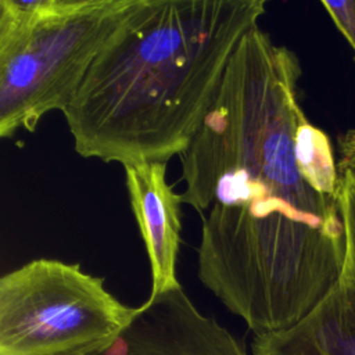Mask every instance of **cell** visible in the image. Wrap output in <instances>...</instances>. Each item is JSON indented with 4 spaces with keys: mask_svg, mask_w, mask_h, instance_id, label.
<instances>
[{
    "mask_svg": "<svg viewBox=\"0 0 355 355\" xmlns=\"http://www.w3.org/2000/svg\"><path fill=\"white\" fill-rule=\"evenodd\" d=\"M123 169L129 202L150 261V294L178 287L182 198L166 180V162H140Z\"/></svg>",
    "mask_w": 355,
    "mask_h": 355,
    "instance_id": "cell-6",
    "label": "cell"
},
{
    "mask_svg": "<svg viewBox=\"0 0 355 355\" xmlns=\"http://www.w3.org/2000/svg\"><path fill=\"white\" fill-rule=\"evenodd\" d=\"M254 355H277V354H272V352H266V351H261V349H252Z\"/></svg>",
    "mask_w": 355,
    "mask_h": 355,
    "instance_id": "cell-11",
    "label": "cell"
},
{
    "mask_svg": "<svg viewBox=\"0 0 355 355\" xmlns=\"http://www.w3.org/2000/svg\"><path fill=\"white\" fill-rule=\"evenodd\" d=\"M135 0H0V136L64 111Z\"/></svg>",
    "mask_w": 355,
    "mask_h": 355,
    "instance_id": "cell-3",
    "label": "cell"
},
{
    "mask_svg": "<svg viewBox=\"0 0 355 355\" xmlns=\"http://www.w3.org/2000/svg\"><path fill=\"white\" fill-rule=\"evenodd\" d=\"M263 0H135L62 111L83 158L166 162L193 139Z\"/></svg>",
    "mask_w": 355,
    "mask_h": 355,
    "instance_id": "cell-2",
    "label": "cell"
},
{
    "mask_svg": "<svg viewBox=\"0 0 355 355\" xmlns=\"http://www.w3.org/2000/svg\"><path fill=\"white\" fill-rule=\"evenodd\" d=\"M136 308L79 265L39 258L0 279V355H79L118 334Z\"/></svg>",
    "mask_w": 355,
    "mask_h": 355,
    "instance_id": "cell-4",
    "label": "cell"
},
{
    "mask_svg": "<svg viewBox=\"0 0 355 355\" xmlns=\"http://www.w3.org/2000/svg\"><path fill=\"white\" fill-rule=\"evenodd\" d=\"M79 355H247L214 318L202 315L182 286L150 294L105 344Z\"/></svg>",
    "mask_w": 355,
    "mask_h": 355,
    "instance_id": "cell-5",
    "label": "cell"
},
{
    "mask_svg": "<svg viewBox=\"0 0 355 355\" xmlns=\"http://www.w3.org/2000/svg\"><path fill=\"white\" fill-rule=\"evenodd\" d=\"M338 204L345 230V252L341 276L355 286V171L344 164L338 165Z\"/></svg>",
    "mask_w": 355,
    "mask_h": 355,
    "instance_id": "cell-8",
    "label": "cell"
},
{
    "mask_svg": "<svg viewBox=\"0 0 355 355\" xmlns=\"http://www.w3.org/2000/svg\"><path fill=\"white\" fill-rule=\"evenodd\" d=\"M300 60L259 28L236 46L182 164L201 216L198 279L255 337L301 322L337 284L345 230L297 151Z\"/></svg>",
    "mask_w": 355,
    "mask_h": 355,
    "instance_id": "cell-1",
    "label": "cell"
},
{
    "mask_svg": "<svg viewBox=\"0 0 355 355\" xmlns=\"http://www.w3.org/2000/svg\"><path fill=\"white\" fill-rule=\"evenodd\" d=\"M322 6L343 36L355 50V0L322 1Z\"/></svg>",
    "mask_w": 355,
    "mask_h": 355,
    "instance_id": "cell-9",
    "label": "cell"
},
{
    "mask_svg": "<svg viewBox=\"0 0 355 355\" xmlns=\"http://www.w3.org/2000/svg\"><path fill=\"white\" fill-rule=\"evenodd\" d=\"M252 349L277 355H355V286L340 276L301 322L288 330L255 337Z\"/></svg>",
    "mask_w": 355,
    "mask_h": 355,
    "instance_id": "cell-7",
    "label": "cell"
},
{
    "mask_svg": "<svg viewBox=\"0 0 355 355\" xmlns=\"http://www.w3.org/2000/svg\"><path fill=\"white\" fill-rule=\"evenodd\" d=\"M341 159L340 162L351 166L355 171V129L347 132L340 140Z\"/></svg>",
    "mask_w": 355,
    "mask_h": 355,
    "instance_id": "cell-10",
    "label": "cell"
}]
</instances>
